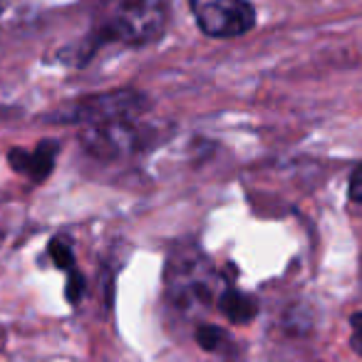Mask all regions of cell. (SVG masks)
<instances>
[{
    "label": "cell",
    "mask_w": 362,
    "mask_h": 362,
    "mask_svg": "<svg viewBox=\"0 0 362 362\" xmlns=\"http://www.w3.org/2000/svg\"><path fill=\"white\" fill-rule=\"evenodd\" d=\"M169 25V0H119L117 11L95 33V42L144 47L156 42Z\"/></svg>",
    "instance_id": "obj_1"
},
{
    "label": "cell",
    "mask_w": 362,
    "mask_h": 362,
    "mask_svg": "<svg viewBox=\"0 0 362 362\" xmlns=\"http://www.w3.org/2000/svg\"><path fill=\"white\" fill-rule=\"evenodd\" d=\"M216 291V273L209 258H204L197 248L187 246L171 253L166 266V298L184 315L209 308Z\"/></svg>",
    "instance_id": "obj_2"
},
{
    "label": "cell",
    "mask_w": 362,
    "mask_h": 362,
    "mask_svg": "<svg viewBox=\"0 0 362 362\" xmlns=\"http://www.w3.org/2000/svg\"><path fill=\"white\" fill-rule=\"evenodd\" d=\"M146 105H149V100L139 90H112L82 97V100L62 107L50 119L80 127L107 124V122L136 119L146 110Z\"/></svg>",
    "instance_id": "obj_3"
},
{
    "label": "cell",
    "mask_w": 362,
    "mask_h": 362,
    "mask_svg": "<svg viewBox=\"0 0 362 362\" xmlns=\"http://www.w3.org/2000/svg\"><path fill=\"white\" fill-rule=\"evenodd\" d=\"M199 30L206 37L231 40L253 30L256 8L251 0H204L194 8Z\"/></svg>",
    "instance_id": "obj_4"
},
{
    "label": "cell",
    "mask_w": 362,
    "mask_h": 362,
    "mask_svg": "<svg viewBox=\"0 0 362 362\" xmlns=\"http://www.w3.org/2000/svg\"><path fill=\"white\" fill-rule=\"evenodd\" d=\"M80 144L90 156L102 161H115L132 154L139 146V129L134 119L107 122V124L82 127Z\"/></svg>",
    "instance_id": "obj_5"
},
{
    "label": "cell",
    "mask_w": 362,
    "mask_h": 362,
    "mask_svg": "<svg viewBox=\"0 0 362 362\" xmlns=\"http://www.w3.org/2000/svg\"><path fill=\"white\" fill-rule=\"evenodd\" d=\"M57 151H60L57 141L45 139V141H40V144H37L33 151L11 149V151H8V161H11V166L16 171H21V174H25L30 181L40 184V181H45L47 176L52 174Z\"/></svg>",
    "instance_id": "obj_6"
},
{
    "label": "cell",
    "mask_w": 362,
    "mask_h": 362,
    "mask_svg": "<svg viewBox=\"0 0 362 362\" xmlns=\"http://www.w3.org/2000/svg\"><path fill=\"white\" fill-rule=\"evenodd\" d=\"M218 308L226 315V320L233 322V325H246L258 315V303L248 293L236 291V288H226L218 296Z\"/></svg>",
    "instance_id": "obj_7"
},
{
    "label": "cell",
    "mask_w": 362,
    "mask_h": 362,
    "mask_svg": "<svg viewBox=\"0 0 362 362\" xmlns=\"http://www.w3.org/2000/svg\"><path fill=\"white\" fill-rule=\"evenodd\" d=\"M47 251H50V258L60 271H75V253H72V241L67 236H55Z\"/></svg>",
    "instance_id": "obj_8"
},
{
    "label": "cell",
    "mask_w": 362,
    "mask_h": 362,
    "mask_svg": "<svg viewBox=\"0 0 362 362\" xmlns=\"http://www.w3.org/2000/svg\"><path fill=\"white\" fill-rule=\"evenodd\" d=\"M197 342L209 352H218L228 342L226 330H221L218 325H199L197 327Z\"/></svg>",
    "instance_id": "obj_9"
},
{
    "label": "cell",
    "mask_w": 362,
    "mask_h": 362,
    "mask_svg": "<svg viewBox=\"0 0 362 362\" xmlns=\"http://www.w3.org/2000/svg\"><path fill=\"white\" fill-rule=\"evenodd\" d=\"M82 291H85V278L80 276L77 271H70V276H67V300L70 303H80L82 298Z\"/></svg>",
    "instance_id": "obj_10"
},
{
    "label": "cell",
    "mask_w": 362,
    "mask_h": 362,
    "mask_svg": "<svg viewBox=\"0 0 362 362\" xmlns=\"http://www.w3.org/2000/svg\"><path fill=\"white\" fill-rule=\"evenodd\" d=\"M347 194H350V202L362 204V161L355 166L350 176V187H347Z\"/></svg>",
    "instance_id": "obj_11"
},
{
    "label": "cell",
    "mask_w": 362,
    "mask_h": 362,
    "mask_svg": "<svg viewBox=\"0 0 362 362\" xmlns=\"http://www.w3.org/2000/svg\"><path fill=\"white\" fill-rule=\"evenodd\" d=\"M350 325H352L350 347L362 357V313H355V315L350 317Z\"/></svg>",
    "instance_id": "obj_12"
}]
</instances>
